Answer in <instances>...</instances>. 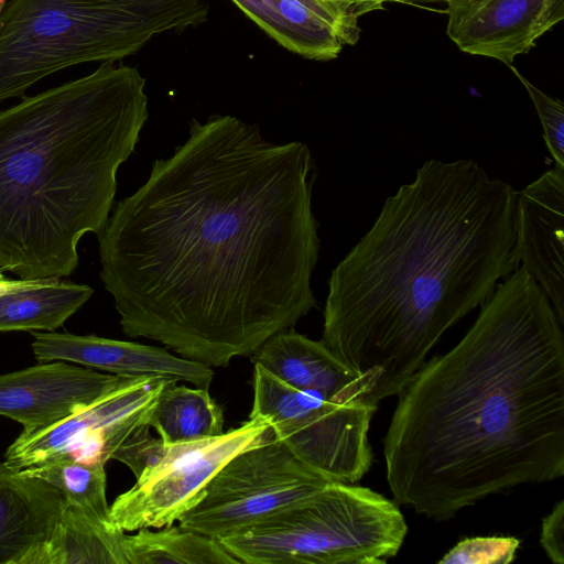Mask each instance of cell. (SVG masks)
<instances>
[{
	"label": "cell",
	"mask_w": 564,
	"mask_h": 564,
	"mask_svg": "<svg viewBox=\"0 0 564 564\" xmlns=\"http://www.w3.org/2000/svg\"><path fill=\"white\" fill-rule=\"evenodd\" d=\"M272 436L269 421L258 415L218 436L169 444L162 462L115 499L111 524L123 532L173 524L228 460Z\"/></svg>",
	"instance_id": "9c48e42d"
},
{
	"label": "cell",
	"mask_w": 564,
	"mask_h": 564,
	"mask_svg": "<svg viewBox=\"0 0 564 564\" xmlns=\"http://www.w3.org/2000/svg\"><path fill=\"white\" fill-rule=\"evenodd\" d=\"M64 507L55 487L0 462V564H47Z\"/></svg>",
	"instance_id": "2e32d148"
},
{
	"label": "cell",
	"mask_w": 564,
	"mask_h": 564,
	"mask_svg": "<svg viewBox=\"0 0 564 564\" xmlns=\"http://www.w3.org/2000/svg\"><path fill=\"white\" fill-rule=\"evenodd\" d=\"M171 381L122 378L115 389L80 412L44 429L22 431L8 447L3 462L15 470L62 459L105 466L130 435L149 425L153 408Z\"/></svg>",
	"instance_id": "30bf717a"
},
{
	"label": "cell",
	"mask_w": 564,
	"mask_h": 564,
	"mask_svg": "<svg viewBox=\"0 0 564 564\" xmlns=\"http://www.w3.org/2000/svg\"><path fill=\"white\" fill-rule=\"evenodd\" d=\"M122 377L65 361L0 375V415L23 425V431L50 426L86 409L115 389Z\"/></svg>",
	"instance_id": "7c38bea8"
},
{
	"label": "cell",
	"mask_w": 564,
	"mask_h": 564,
	"mask_svg": "<svg viewBox=\"0 0 564 564\" xmlns=\"http://www.w3.org/2000/svg\"><path fill=\"white\" fill-rule=\"evenodd\" d=\"M337 1L359 3V4H365V6L371 7L373 10H381V9H383V4L386 2H400V3L416 4L419 2H421V3L437 2V1L445 2L446 0H337Z\"/></svg>",
	"instance_id": "4316f807"
},
{
	"label": "cell",
	"mask_w": 564,
	"mask_h": 564,
	"mask_svg": "<svg viewBox=\"0 0 564 564\" xmlns=\"http://www.w3.org/2000/svg\"><path fill=\"white\" fill-rule=\"evenodd\" d=\"M6 0H0V7L2 6V3L4 2Z\"/></svg>",
	"instance_id": "f546056e"
},
{
	"label": "cell",
	"mask_w": 564,
	"mask_h": 564,
	"mask_svg": "<svg viewBox=\"0 0 564 564\" xmlns=\"http://www.w3.org/2000/svg\"><path fill=\"white\" fill-rule=\"evenodd\" d=\"M563 324L529 271L499 282L460 341L398 394L383 441L393 499L445 521L564 475Z\"/></svg>",
	"instance_id": "7a4b0ae2"
},
{
	"label": "cell",
	"mask_w": 564,
	"mask_h": 564,
	"mask_svg": "<svg viewBox=\"0 0 564 564\" xmlns=\"http://www.w3.org/2000/svg\"><path fill=\"white\" fill-rule=\"evenodd\" d=\"M93 289L58 279L25 280L0 294V332L54 330L79 310Z\"/></svg>",
	"instance_id": "ac0fdd59"
},
{
	"label": "cell",
	"mask_w": 564,
	"mask_h": 564,
	"mask_svg": "<svg viewBox=\"0 0 564 564\" xmlns=\"http://www.w3.org/2000/svg\"><path fill=\"white\" fill-rule=\"evenodd\" d=\"M446 33L471 55L510 66L564 19V0H446Z\"/></svg>",
	"instance_id": "8fae6325"
},
{
	"label": "cell",
	"mask_w": 564,
	"mask_h": 564,
	"mask_svg": "<svg viewBox=\"0 0 564 564\" xmlns=\"http://www.w3.org/2000/svg\"><path fill=\"white\" fill-rule=\"evenodd\" d=\"M332 479L299 460L274 435L228 460L178 527L217 541L318 494Z\"/></svg>",
	"instance_id": "ba28073f"
},
{
	"label": "cell",
	"mask_w": 564,
	"mask_h": 564,
	"mask_svg": "<svg viewBox=\"0 0 564 564\" xmlns=\"http://www.w3.org/2000/svg\"><path fill=\"white\" fill-rule=\"evenodd\" d=\"M406 533L394 502L367 487L333 480L219 542L245 564H384L398 554Z\"/></svg>",
	"instance_id": "8992f818"
},
{
	"label": "cell",
	"mask_w": 564,
	"mask_h": 564,
	"mask_svg": "<svg viewBox=\"0 0 564 564\" xmlns=\"http://www.w3.org/2000/svg\"><path fill=\"white\" fill-rule=\"evenodd\" d=\"M149 426L166 444L193 442L223 434L224 413L208 389L171 381L153 408Z\"/></svg>",
	"instance_id": "d6986e66"
},
{
	"label": "cell",
	"mask_w": 564,
	"mask_h": 564,
	"mask_svg": "<svg viewBox=\"0 0 564 564\" xmlns=\"http://www.w3.org/2000/svg\"><path fill=\"white\" fill-rule=\"evenodd\" d=\"M24 282H25L24 279H20V280L3 279L2 281H0V294L8 292L12 289H15V288L22 285Z\"/></svg>",
	"instance_id": "83f0119b"
},
{
	"label": "cell",
	"mask_w": 564,
	"mask_h": 564,
	"mask_svg": "<svg viewBox=\"0 0 564 564\" xmlns=\"http://www.w3.org/2000/svg\"><path fill=\"white\" fill-rule=\"evenodd\" d=\"M3 279H4V276L2 275L1 270H0V281H2Z\"/></svg>",
	"instance_id": "f1b7e54d"
},
{
	"label": "cell",
	"mask_w": 564,
	"mask_h": 564,
	"mask_svg": "<svg viewBox=\"0 0 564 564\" xmlns=\"http://www.w3.org/2000/svg\"><path fill=\"white\" fill-rule=\"evenodd\" d=\"M253 355L254 364L293 388L316 390L343 403L367 402L356 373L322 340L293 328L271 336Z\"/></svg>",
	"instance_id": "e0dca14e"
},
{
	"label": "cell",
	"mask_w": 564,
	"mask_h": 564,
	"mask_svg": "<svg viewBox=\"0 0 564 564\" xmlns=\"http://www.w3.org/2000/svg\"><path fill=\"white\" fill-rule=\"evenodd\" d=\"M260 29L292 53L336 58L360 35L358 19L371 7L337 0H232Z\"/></svg>",
	"instance_id": "5bb4252c"
},
{
	"label": "cell",
	"mask_w": 564,
	"mask_h": 564,
	"mask_svg": "<svg viewBox=\"0 0 564 564\" xmlns=\"http://www.w3.org/2000/svg\"><path fill=\"white\" fill-rule=\"evenodd\" d=\"M540 543L547 557L555 564H564V501H558L543 518Z\"/></svg>",
	"instance_id": "484cf974"
},
{
	"label": "cell",
	"mask_w": 564,
	"mask_h": 564,
	"mask_svg": "<svg viewBox=\"0 0 564 564\" xmlns=\"http://www.w3.org/2000/svg\"><path fill=\"white\" fill-rule=\"evenodd\" d=\"M207 0H8L0 8V102L75 65L113 63L198 26Z\"/></svg>",
	"instance_id": "5b68a950"
},
{
	"label": "cell",
	"mask_w": 564,
	"mask_h": 564,
	"mask_svg": "<svg viewBox=\"0 0 564 564\" xmlns=\"http://www.w3.org/2000/svg\"><path fill=\"white\" fill-rule=\"evenodd\" d=\"M21 470L55 487L63 496L65 505L76 507L111 524L104 465L62 459Z\"/></svg>",
	"instance_id": "7402d4cb"
},
{
	"label": "cell",
	"mask_w": 564,
	"mask_h": 564,
	"mask_svg": "<svg viewBox=\"0 0 564 564\" xmlns=\"http://www.w3.org/2000/svg\"><path fill=\"white\" fill-rule=\"evenodd\" d=\"M525 87L540 118L546 148L555 165L564 167V105L535 87L517 68L509 66Z\"/></svg>",
	"instance_id": "cb8c5ba5"
},
{
	"label": "cell",
	"mask_w": 564,
	"mask_h": 564,
	"mask_svg": "<svg viewBox=\"0 0 564 564\" xmlns=\"http://www.w3.org/2000/svg\"><path fill=\"white\" fill-rule=\"evenodd\" d=\"M520 541L513 536H476L459 541L440 564H507L511 563Z\"/></svg>",
	"instance_id": "603a6c76"
},
{
	"label": "cell",
	"mask_w": 564,
	"mask_h": 564,
	"mask_svg": "<svg viewBox=\"0 0 564 564\" xmlns=\"http://www.w3.org/2000/svg\"><path fill=\"white\" fill-rule=\"evenodd\" d=\"M40 362L70 361L122 378L158 377L208 389L214 371L207 365L138 343L68 333H32Z\"/></svg>",
	"instance_id": "9a60e30c"
},
{
	"label": "cell",
	"mask_w": 564,
	"mask_h": 564,
	"mask_svg": "<svg viewBox=\"0 0 564 564\" xmlns=\"http://www.w3.org/2000/svg\"><path fill=\"white\" fill-rule=\"evenodd\" d=\"M124 532L65 505L47 564H128Z\"/></svg>",
	"instance_id": "ffe728a7"
},
{
	"label": "cell",
	"mask_w": 564,
	"mask_h": 564,
	"mask_svg": "<svg viewBox=\"0 0 564 564\" xmlns=\"http://www.w3.org/2000/svg\"><path fill=\"white\" fill-rule=\"evenodd\" d=\"M513 224L512 260L533 276L564 325V167L517 192Z\"/></svg>",
	"instance_id": "4fadbf2b"
},
{
	"label": "cell",
	"mask_w": 564,
	"mask_h": 564,
	"mask_svg": "<svg viewBox=\"0 0 564 564\" xmlns=\"http://www.w3.org/2000/svg\"><path fill=\"white\" fill-rule=\"evenodd\" d=\"M376 409L365 401L343 403L316 390L293 388L254 364L249 417L267 419L278 441L332 480L355 484L370 469L368 431Z\"/></svg>",
	"instance_id": "52a82bcc"
},
{
	"label": "cell",
	"mask_w": 564,
	"mask_h": 564,
	"mask_svg": "<svg viewBox=\"0 0 564 564\" xmlns=\"http://www.w3.org/2000/svg\"><path fill=\"white\" fill-rule=\"evenodd\" d=\"M316 176L301 141L270 142L230 115L193 119L98 235L122 332L227 367L293 328L317 306Z\"/></svg>",
	"instance_id": "6da1fadb"
},
{
	"label": "cell",
	"mask_w": 564,
	"mask_h": 564,
	"mask_svg": "<svg viewBox=\"0 0 564 564\" xmlns=\"http://www.w3.org/2000/svg\"><path fill=\"white\" fill-rule=\"evenodd\" d=\"M128 564H237L219 541L174 525L124 536Z\"/></svg>",
	"instance_id": "44dd1931"
},
{
	"label": "cell",
	"mask_w": 564,
	"mask_h": 564,
	"mask_svg": "<svg viewBox=\"0 0 564 564\" xmlns=\"http://www.w3.org/2000/svg\"><path fill=\"white\" fill-rule=\"evenodd\" d=\"M145 84L135 67L107 62L0 110V270L24 280L75 270L148 120Z\"/></svg>",
	"instance_id": "277c9868"
},
{
	"label": "cell",
	"mask_w": 564,
	"mask_h": 564,
	"mask_svg": "<svg viewBox=\"0 0 564 564\" xmlns=\"http://www.w3.org/2000/svg\"><path fill=\"white\" fill-rule=\"evenodd\" d=\"M149 429L147 425L137 430L112 455V459L128 466L137 479L156 467L169 448V444L152 436Z\"/></svg>",
	"instance_id": "d4e9b609"
},
{
	"label": "cell",
	"mask_w": 564,
	"mask_h": 564,
	"mask_svg": "<svg viewBox=\"0 0 564 564\" xmlns=\"http://www.w3.org/2000/svg\"><path fill=\"white\" fill-rule=\"evenodd\" d=\"M517 192L474 160L426 161L333 269L322 341L372 405L398 395L512 260Z\"/></svg>",
	"instance_id": "3957f363"
}]
</instances>
